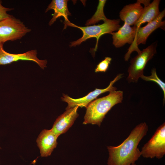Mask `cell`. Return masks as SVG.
Segmentation results:
<instances>
[{
	"mask_svg": "<svg viewBox=\"0 0 165 165\" xmlns=\"http://www.w3.org/2000/svg\"><path fill=\"white\" fill-rule=\"evenodd\" d=\"M106 0H99L97 10L92 17L86 22L85 25L88 26L94 24L101 20L104 21L107 20V18L104 14V8Z\"/></svg>",
	"mask_w": 165,
	"mask_h": 165,
	"instance_id": "16",
	"label": "cell"
},
{
	"mask_svg": "<svg viewBox=\"0 0 165 165\" xmlns=\"http://www.w3.org/2000/svg\"><path fill=\"white\" fill-rule=\"evenodd\" d=\"M79 107L75 106L66 109V111L56 119L51 129L58 137L65 133L73 124L79 116L77 112Z\"/></svg>",
	"mask_w": 165,
	"mask_h": 165,
	"instance_id": "10",
	"label": "cell"
},
{
	"mask_svg": "<svg viewBox=\"0 0 165 165\" xmlns=\"http://www.w3.org/2000/svg\"><path fill=\"white\" fill-rule=\"evenodd\" d=\"M112 58L109 57H105V59L100 62L97 65L95 69V72H105L107 70Z\"/></svg>",
	"mask_w": 165,
	"mask_h": 165,
	"instance_id": "18",
	"label": "cell"
},
{
	"mask_svg": "<svg viewBox=\"0 0 165 165\" xmlns=\"http://www.w3.org/2000/svg\"><path fill=\"white\" fill-rule=\"evenodd\" d=\"M68 2L67 0H53L48 5L45 12L51 9L54 11L53 17L49 23V26L52 25L57 18L61 16H63L64 18L66 25L67 24L69 25L71 24L68 18V16L71 15L68 9Z\"/></svg>",
	"mask_w": 165,
	"mask_h": 165,
	"instance_id": "14",
	"label": "cell"
},
{
	"mask_svg": "<svg viewBox=\"0 0 165 165\" xmlns=\"http://www.w3.org/2000/svg\"><path fill=\"white\" fill-rule=\"evenodd\" d=\"M151 75L149 76H145L143 75L141 78L146 81H152L157 83L162 90L164 94L163 102H165V84L157 75L156 69L153 68L151 71Z\"/></svg>",
	"mask_w": 165,
	"mask_h": 165,
	"instance_id": "17",
	"label": "cell"
},
{
	"mask_svg": "<svg viewBox=\"0 0 165 165\" xmlns=\"http://www.w3.org/2000/svg\"><path fill=\"white\" fill-rule=\"evenodd\" d=\"M123 98V92L116 90L92 101L86 108L83 124H91L100 127L107 113L115 105L121 103Z\"/></svg>",
	"mask_w": 165,
	"mask_h": 165,
	"instance_id": "2",
	"label": "cell"
},
{
	"mask_svg": "<svg viewBox=\"0 0 165 165\" xmlns=\"http://www.w3.org/2000/svg\"><path fill=\"white\" fill-rule=\"evenodd\" d=\"M3 45H0V65H5L20 60L28 61L36 63L42 69L46 68V60L39 59L37 57L36 50L28 51L24 53L14 54L5 50Z\"/></svg>",
	"mask_w": 165,
	"mask_h": 165,
	"instance_id": "9",
	"label": "cell"
},
{
	"mask_svg": "<svg viewBox=\"0 0 165 165\" xmlns=\"http://www.w3.org/2000/svg\"><path fill=\"white\" fill-rule=\"evenodd\" d=\"M137 2L140 4H143L145 7L147 6L150 4V0H138Z\"/></svg>",
	"mask_w": 165,
	"mask_h": 165,
	"instance_id": "20",
	"label": "cell"
},
{
	"mask_svg": "<svg viewBox=\"0 0 165 165\" xmlns=\"http://www.w3.org/2000/svg\"><path fill=\"white\" fill-rule=\"evenodd\" d=\"M160 0H154L147 6L143 8L142 13L134 25L139 28L145 22L149 23L156 19L160 14L159 9Z\"/></svg>",
	"mask_w": 165,
	"mask_h": 165,
	"instance_id": "15",
	"label": "cell"
},
{
	"mask_svg": "<svg viewBox=\"0 0 165 165\" xmlns=\"http://www.w3.org/2000/svg\"><path fill=\"white\" fill-rule=\"evenodd\" d=\"M1 148L0 147V149H1Z\"/></svg>",
	"mask_w": 165,
	"mask_h": 165,
	"instance_id": "22",
	"label": "cell"
},
{
	"mask_svg": "<svg viewBox=\"0 0 165 165\" xmlns=\"http://www.w3.org/2000/svg\"><path fill=\"white\" fill-rule=\"evenodd\" d=\"M31 31L20 20L11 16L0 21V45L20 39Z\"/></svg>",
	"mask_w": 165,
	"mask_h": 165,
	"instance_id": "4",
	"label": "cell"
},
{
	"mask_svg": "<svg viewBox=\"0 0 165 165\" xmlns=\"http://www.w3.org/2000/svg\"><path fill=\"white\" fill-rule=\"evenodd\" d=\"M156 44L153 43L131 59L127 78L129 82H137L139 78L144 75V70L146 64L156 53Z\"/></svg>",
	"mask_w": 165,
	"mask_h": 165,
	"instance_id": "5",
	"label": "cell"
},
{
	"mask_svg": "<svg viewBox=\"0 0 165 165\" xmlns=\"http://www.w3.org/2000/svg\"><path fill=\"white\" fill-rule=\"evenodd\" d=\"M141 155L143 157L162 158L165 155V123L156 129L150 140L142 148Z\"/></svg>",
	"mask_w": 165,
	"mask_h": 165,
	"instance_id": "6",
	"label": "cell"
},
{
	"mask_svg": "<svg viewBox=\"0 0 165 165\" xmlns=\"http://www.w3.org/2000/svg\"><path fill=\"white\" fill-rule=\"evenodd\" d=\"M138 28L134 25L131 27L124 23L117 32L110 33L112 35L113 44L116 48H118L127 43L131 44L135 38Z\"/></svg>",
	"mask_w": 165,
	"mask_h": 165,
	"instance_id": "12",
	"label": "cell"
},
{
	"mask_svg": "<svg viewBox=\"0 0 165 165\" xmlns=\"http://www.w3.org/2000/svg\"><path fill=\"white\" fill-rule=\"evenodd\" d=\"M143 8L138 2L124 7L119 13V17L124 23L130 25H134L140 17Z\"/></svg>",
	"mask_w": 165,
	"mask_h": 165,
	"instance_id": "13",
	"label": "cell"
},
{
	"mask_svg": "<svg viewBox=\"0 0 165 165\" xmlns=\"http://www.w3.org/2000/svg\"><path fill=\"white\" fill-rule=\"evenodd\" d=\"M148 130L145 122L137 125L127 138L116 146H108V165H131L135 163L141 156L138 146Z\"/></svg>",
	"mask_w": 165,
	"mask_h": 165,
	"instance_id": "1",
	"label": "cell"
},
{
	"mask_svg": "<svg viewBox=\"0 0 165 165\" xmlns=\"http://www.w3.org/2000/svg\"><path fill=\"white\" fill-rule=\"evenodd\" d=\"M13 9V8H6L3 6L2 1L0 0V21L11 16L12 15L8 14L7 12Z\"/></svg>",
	"mask_w": 165,
	"mask_h": 165,
	"instance_id": "19",
	"label": "cell"
},
{
	"mask_svg": "<svg viewBox=\"0 0 165 165\" xmlns=\"http://www.w3.org/2000/svg\"><path fill=\"white\" fill-rule=\"evenodd\" d=\"M165 15L164 9L154 20L148 23L144 27H140L138 28L135 38L125 56V61H128L130 54L133 51H136L138 54L141 51L138 48V45L140 44H145L148 37L153 31L158 28H162L164 26L165 21H162V19Z\"/></svg>",
	"mask_w": 165,
	"mask_h": 165,
	"instance_id": "7",
	"label": "cell"
},
{
	"mask_svg": "<svg viewBox=\"0 0 165 165\" xmlns=\"http://www.w3.org/2000/svg\"><path fill=\"white\" fill-rule=\"evenodd\" d=\"M119 23V19L110 20L108 19L104 21L103 24L97 25L80 27L71 24V26H74L81 29L83 33V35L77 40L71 42L70 46L71 47L79 45L82 42L89 38H95L97 39L95 48L96 50L98 41L100 37L104 34H110L118 30L120 27Z\"/></svg>",
	"mask_w": 165,
	"mask_h": 165,
	"instance_id": "3",
	"label": "cell"
},
{
	"mask_svg": "<svg viewBox=\"0 0 165 165\" xmlns=\"http://www.w3.org/2000/svg\"><path fill=\"white\" fill-rule=\"evenodd\" d=\"M131 165H136L135 164V163H134V164H132Z\"/></svg>",
	"mask_w": 165,
	"mask_h": 165,
	"instance_id": "21",
	"label": "cell"
},
{
	"mask_svg": "<svg viewBox=\"0 0 165 165\" xmlns=\"http://www.w3.org/2000/svg\"><path fill=\"white\" fill-rule=\"evenodd\" d=\"M122 75L123 74H121L117 75L114 79L110 82L107 88L104 89L96 88L94 90L90 92L85 96L80 98L74 99L67 95L63 94L61 99L62 101L67 102L68 104L66 109L75 106H78L81 108H86L90 103L100 94L108 91L110 92L116 90L117 88L113 86V84L121 78Z\"/></svg>",
	"mask_w": 165,
	"mask_h": 165,
	"instance_id": "8",
	"label": "cell"
},
{
	"mask_svg": "<svg viewBox=\"0 0 165 165\" xmlns=\"http://www.w3.org/2000/svg\"><path fill=\"white\" fill-rule=\"evenodd\" d=\"M58 137L51 129L41 131L36 140L41 157H46L51 155L57 147Z\"/></svg>",
	"mask_w": 165,
	"mask_h": 165,
	"instance_id": "11",
	"label": "cell"
}]
</instances>
